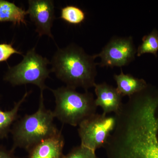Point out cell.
I'll return each mask as SVG.
<instances>
[{"label": "cell", "instance_id": "cell-1", "mask_svg": "<svg viewBox=\"0 0 158 158\" xmlns=\"http://www.w3.org/2000/svg\"><path fill=\"white\" fill-rule=\"evenodd\" d=\"M96 54H87L81 47L70 44L58 48L50 62L51 70L66 86L85 91L94 87L97 75Z\"/></svg>", "mask_w": 158, "mask_h": 158}, {"label": "cell", "instance_id": "cell-2", "mask_svg": "<svg viewBox=\"0 0 158 158\" xmlns=\"http://www.w3.org/2000/svg\"><path fill=\"white\" fill-rule=\"evenodd\" d=\"M43 91H40L39 107L33 114L19 118L11 127L13 145L11 150L21 148L28 152L41 141L60 131L54 123L53 112L45 107Z\"/></svg>", "mask_w": 158, "mask_h": 158}, {"label": "cell", "instance_id": "cell-3", "mask_svg": "<svg viewBox=\"0 0 158 158\" xmlns=\"http://www.w3.org/2000/svg\"><path fill=\"white\" fill-rule=\"evenodd\" d=\"M56 107L55 118L64 124L77 127L96 113L97 106L93 94L88 91L77 92L76 89L65 86L52 89Z\"/></svg>", "mask_w": 158, "mask_h": 158}, {"label": "cell", "instance_id": "cell-4", "mask_svg": "<svg viewBox=\"0 0 158 158\" xmlns=\"http://www.w3.org/2000/svg\"><path fill=\"white\" fill-rule=\"evenodd\" d=\"M50 64L47 58L37 54L35 48H33L23 56L21 62L9 68L4 80L14 86L35 85L39 87L40 91H43L49 88L45 82L52 72L48 67Z\"/></svg>", "mask_w": 158, "mask_h": 158}, {"label": "cell", "instance_id": "cell-5", "mask_svg": "<svg viewBox=\"0 0 158 158\" xmlns=\"http://www.w3.org/2000/svg\"><path fill=\"white\" fill-rule=\"evenodd\" d=\"M116 123L115 116H107L103 113H96L90 116L79 125L81 145L94 152L104 147Z\"/></svg>", "mask_w": 158, "mask_h": 158}, {"label": "cell", "instance_id": "cell-6", "mask_svg": "<svg viewBox=\"0 0 158 158\" xmlns=\"http://www.w3.org/2000/svg\"><path fill=\"white\" fill-rule=\"evenodd\" d=\"M96 55L97 58H100L98 65L101 67L121 68L134 61L137 55V48L132 36H114Z\"/></svg>", "mask_w": 158, "mask_h": 158}, {"label": "cell", "instance_id": "cell-7", "mask_svg": "<svg viewBox=\"0 0 158 158\" xmlns=\"http://www.w3.org/2000/svg\"><path fill=\"white\" fill-rule=\"evenodd\" d=\"M27 11L36 26L39 37L47 35L53 39L52 28L55 19V5L52 0H29Z\"/></svg>", "mask_w": 158, "mask_h": 158}, {"label": "cell", "instance_id": "cell-8", "mask_svg": "<svg viewBox=\"0 0 158 158\" xmlns=\"http://www.w3.org/2000/svg\"><path fill=\"white\" fill-rule=\"evenodd\" d=\"M94 92L96 95L95 104L97 106H100L103 110V113H118L123 104L122 97L116 88L109 85L106 82L95 84Z\"/></svg>", "mask_w": 158, "mask_h": 158}, {"label": "cell", "instance_id": "cell-9", "mask_svg": "<svg viewBox=\"0 0 158 158\" xmlns=\"http://www.w3.org/2000/svg\"><path fill=\"white\" fill-rule=\"evenodd\" d=\"M65 139L62 131L44 140L29 151L28 158H65Z\"/></svg>", "mask_w": 158, "mask_h": 158}, {"label": "cell", "instance_id": "cell-10", "mask_svg": "<svg viewBox=\"0 0 158 158\" xmlns=\"http://www.w3.org/2000/svg\"><path fill=\"white\" fill-rule=\"evenodd\" d=\"M118 92L123 97H129L140 92L147 87V83L143 79L138 78L130 74H125L121 69L119 74H114Z\"/></svg>", "mask_w": 158, "mask_h": 158}, {"label": "cell", "instance_id": "cell-11", "mask_svg": "<svg viewBox=\"0 0 158 158\" xmlns=\"http://www.w3.org/2000/svg\"><path fill=\"white\" fill-rule=\"evenodd\" d=\"M31 91H26L22 98L15 103L14 106L9 111H3L0 109V140L6 138L11 132V127L16 120L19 118V111L21 106L25 101Z\"/></svg>", "mask_w": 158, "mask_h": 158}, {"label": "cell", "instance_id": "cell-12", "mask_svg": "<svg viewBox=\"0 0 158 158\" xmlns=\"http://www.w3.org/2000/svg\"><path fill=\"white\" fill-rule=\"evenodd\" d=\"M27 11L14 3L0 0V23L10 22L14 25L27 24Z\"/></svg>", "mask_w": 158, "mask_h": 158}, {"label": "cell", "instance_id": "cell-13", "mask_svg": "<svg viewBox=\"0 0 158 158\" xmlns=\"http://www.w3.org/2000/svg\"><path fill=\"white\" fill-rule=\"evenodd\" d=\"M158 51V30L155 28L148 34L144 35L142 43L137 48L138 57L145 54H151L157 56Z\"/></svg>", "mask_w": 158, "mask_h": 158}, {"label": "cell", "instance_id": "cell-14", "mask_svg": "<svg viewBox=\"0 0 158 158\" xmlns=\"http://www.w3.org/2000/svg\"><path fill=\"white\" fill-rule=\"evenodd\" d=\"M60 18L69 24L77 25L85 21L86 14L81 8L70 5L61 9Z\"/></svg>", "mask_w": 158, "mask_h": 158}, {"label": "cell", "instance_id": "cell-15", "mask_svg": "<svg viewBox=\"0 0 158 158\" xmlns=\"http://www.w3.org/2000/svg\"><path fill=\"white\" fill-rule=\"evenodd\" d=\"M65 158H98L95 152L81 145L73 148Z\"/></svg>", "mask_w": 158, "mask_h": 158}, {"label": "cell", "instance_id": "cell-16", "mask_svg": "<svg viewBox=\"0 0 158 158\" xmlns=\"http://www.w3.org/2000/svg\"><path fill=\"white\" fill-rule=\"evenodd\" d=\"M15 54H22L21 52L15 49L10 44H0V62L7 61Z\"/></svg>", "mask_w": 158, "mask_h": 158}, {"label": "cell", "instance_id": "cell-17", "mask_svg": "<svg viewBox=\"0 0 158 158\" xmlns=\"http://www.w3.org/2000/svg\"><path fill=\"white\" fill-rule=\"evenodd\" d=\"M0 158H19L14 154V151L8 149L0 144Z\"/></svg>", "mask_w": 158, "mask_h": 158}]
</instances>
